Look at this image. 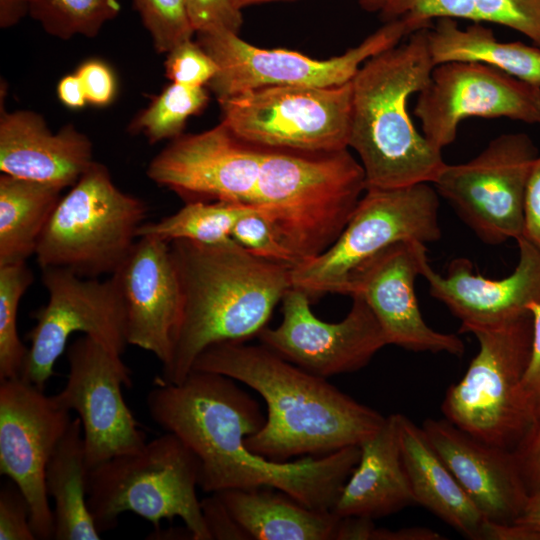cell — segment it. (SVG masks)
<instances>
[{
  "label": "cell",
  "mask_w": 540,
  "mask_h": 540,
  "mask_svg": "<svg viewBox=\"0 0 540 540\" xmlns=\"http://www.w3.org/2000/svg\"><path fill=\"white\" fill-rule=\"evenodd\" d=\"M227 376L193 370L180 383H156L146 398L154 422L180 439L197 457L199 487L207 493L269 487L316 510H333L360 457L346 447L293 462L268 460L245 439L266 415L259 403Z\"/></svg>",
  "instance_id": "obj_1"
},
{
  "label": "cell",
  "mask_w": 540,
  "mask_h": 540,
  "mask_svg": "<svg viewBox=\"0 0 540 540\" xmlns=\"http://www.w3.org/2000/svg\"><path fill=\"white\" fill-rule=\"evenodd\" d=\"M193 370L227 376L263 398L265 422L245 439V444L271 461L322 456L360 446L386 420V416L345 394L326 378L298 367L263 344H213L198 356Z\"/></svg>",
  "instance_id": "obj_2"
},
{
  "label": "cell",
  "mask_w": 540,
  "mask_h": 540,
  "mask_svg": "<svg viewBox=\"0 0 540 540\" xmlns=\"http://www.w3.org/2000/svg\"><path fill=\"white\" fill-rule=\"evenodd\" d=\"M181 310L170 360L156 383L177 384L209 346L257 336L292 287L291 268L256 257L234 239L170 243Z\"/></svg>",
  "instance_id": "obj_3"
},
{
  "label": "cell",
  "mask_w": 540,
  "mask_h": 540,
  "mask_svg": "<svg viewBox=\"0 0 540 540\" xmlns=\"http://www.w3.org/2000/svg\"><path fill=\"white\" fill-rule=\"evenodd\" d=\"M429 27L369 58L351 80L348 148L360 158L366 189L433 184L446 166L441 150L417 131L408 113L410 96L427 86L435 66Z\"/></svg>",
  "instance_id": "obj_4"
},
{
  "label": "cell",
  "mask_w": 540,
  "mask_h": 540,
  "mask_svg": "<svg viewBox=\"0 0 540 540\" xmlns=\"http://www.w3.org/2000/svg\"><path fill=\"white\" fill-rule=\"evenodd\" d=\"M366 190L361 163L348 148H263L254 205L299 264L338 238Z\"/></svg>",
  "instance_id": "obj_5"
},
{
  "label": "cell",
  "mask_w": 540,
  "mask_h": 540,
  "mask_svg": "<svg viewBox=\"0 0 540 540\" xmlns=\"http://www.w3.org/2000/svg\"><path fill=\"white\" fill-rule=\"evenodd\" d=\"M199 477L197 457L166 432L90 469L88 507L101 533L116 527L121 514L132 512L155 531L162 520L179 517L192 540H212L197 497Z\"/></svg>",
  "instance_id": "obj_6"
},
{
  "label": "cell",
  "mask_w": 540,
  "mask_h": 540,
  "mask_svg": "<svg viewBox=\"0 0 540 540\" xmlns=\"http://www.w3.org/2000/svg\"><path fill=\"white\" fill-rule=\"evenodd\" d=\"M62 196L36 248L40 268H64L85 278L113 275L133 249L146 203L119 189L98 162Z\"/></svg>",
  "instance_id": "obj_7"
},
{
  "label": "cell",
  "mask_w": 540,
  "mask_h": 540,
  "mask_svg": "<svg viewBox=\"0 0 540 540\" xmlns=\"http://www.w3.org/2000/svg\"><path fill=\"white\" fill-rule=\"evenodd\" d=\"M479 349L462 379L451 385L441 410L469 434L514 450L531 426L521 396L532 343L530 311L472 332Z\"/></svg>",
  "instance_id": "obj_8"
},
{
  "label": "cell",
  "mask_w": 540,
  "mask_h": 540,
  "mask_svg": "<svg viewBox=\"0 0 540 540\" xmlns=\"http://www.w3.org/2000/svg\"><path fill=\"white\" fill-rule=\"evenodd\" d=\"M430 184L366 189L335 242L291 269L292 287L310 299L342 294L350 273L384 248L408 240L438 241L439 195Z\"/></svg>",
  "instance_id": "obj_9"
},
{
  "label": "cell",
  "mask_w": 540,
  "mask_h": 540,
  "mask_svg": "<svg viewBox=\"0 0 540 540\" xmlns=\"http://www.w3.org/2000/svg\"><path fill=\"white\" fill-rule=\"evenodd\" d=\"M351 81L335 86H264L218 101L236 137L263 148L335 151L348 148Z\"/></svg>",
  "instance_id": "obj_10"
},
{
  "label": "cell",
  "mask_w": 540,
  "mask_h": 540,
  "mask_svg": "<svg viewBox=\"0 0 540 540\" xmlns=\"http://www.w3.org/2000/svg\"><path fill=\"white\" fill-rule=\"evenodd\" d=\"M415 31L405 19L386 21L360 44L329 59H314L287 49L259 48L229 31L197 36L218 66L207 87L220 101L264 86L326 87L347 83L369 58L398 45Z\"/></svg>",
  "instance_id": "obj_11"
},
{
  "label": "cell",
  "mask_w": 540,
  "mask_h": 540,
  "mask_svg": "<svg viewBox=\"0 0 540 540\" xmlns=\"http://www.w3.org/2000/svg\"><path fill=\"white\" fill-rule=\"evenodd\" d=\"M538 150L525 133H505L473 159L446 164L433 186L484 243L524 233L528 181Z\"/></svg>",
  "instance_id": "obj_12"
},
{
  "label": "cell",
  "mask_w": 540,
  "mask_h": 540,
  "mask_svg": "<svg viewBox=\"0 0 540 540\" xmlns=\"http://www.w3.org/2000/svg\"><path fill=\"white\" fill-rule=\"evenodd\" d=\"M47 303L34 313L21 378L44 389L75 333L89 336L122 356L128 344L124 303L113 276L85 278L64 268H42Z\"/></svg>",
  "instance_id": "obj_13"
},
{
  "label": "cell",
  "mask_w": 540,
  "mask_h": 540,
  "mask_svg": "<svg viewBox=\"0 0 540 540\" xmlns=\"http://www.w3.org/2000/svg\"><path fill=\"white\" fill-rule=\"evenodd\" d=\"M66 357L67 381L53 396L62 408L78 414L88 469L142 448L145 434L122 394L132 380L121 356L82 335L67 346Z\"/></svg>",
  "instance_id": "obj_14"
},
{
  "label": "cell",
  "mask_w": 540,
  "mask_h": 540,
  "mask_svg": "<svg viewBox=\"0 0 540 540\" xmlns=\"http://www.w3.org/2000/svg\"><path fill=\"white\" fill-rule=\"evenodd\" d=\"M436 149L454 142L462 120L500 118L540 125V87L479 62L435 65L414 109Z\"/></svg>",
  "instance_id": "obj_15"
},
{
  "label": "cell",
  "mask_w": 540,
  "mask_h": 540,
  "mask_svg": "<svg viewBox=\"0 0 540 540\" xmlns=\"http://www.w3.org/2000/svg\"><path fill=\"white\" fill-rule=\"evenodd\" d=\"M71 420L70 412L44 389L21 377L0 380V473L27 499L36 539H53L45 471Z\"/></svg>",
  "instance_id": "obj_16"
},
{
  "label": "cell",
  "mask_w": 540,
  "mask_h": 540,
  "mask_svg": "<svg viewBox=\"0 0 540 540\" xmlns=\"http://www.w3.org/2000/svg\"><path fill=\"white\" fill-rule=\"evenodd\" d=\"M351 298L345 318L329 323L314 315L305 292L291 287L281 301V323L264 327L257 336L261 344L319 377L358 371L388 343L365 300L358 295Z\"/></svg>",
  "instance_id": "obj_17"
},
{
  "label": "cell",
  "mask_w": 540,
  "mask_h": 540,
  "mask_svg": "<svg viewBox=\"0 0 540 540\" xmlns=\"http://www.w3.org/2000/svg\"><path fill=\"white\" fill-rule=\"evenodd\" d=\"M261 158L262 147L239 139L220 122L209 130L171 140L150 161L146 174L185 203L225 201L255 206Z\"/></svg>",
  "instance_id": "obj_18"
},
{
  "label": "cell",
  "mask_w": 540,
  "mask_h": 540,
  "mask_svg": "<svg viewBox=\"0 0 540 540\" xmlns=\"http://www.w3.org/2000/svg\"><path fill=\"white\" fill-rule=\"evenodd\" d=\"M428 260L425 244L408 240L376 253L349 275L342 295L362 297L377 318L388 345L413 352L462 356L464 342L432 329L416 298L415 281Z\"/></svg>",
  "instance_id": "obj_19"
},
{
  "label": "cell",
  "mask_w": 540,
  "mask_h": 540,
  "mask_svg": "<svg viewBox=\"0 0 540 540\" xmlns=\"http://www.w3.org/2000/svg\"><path fill=\"white\" fill-rule=\"evenodd\" d=\"M516 241L517 266L501 279L475 274L472 262L464 257L453 259L445 275L432 269L428 260L423 264L421 276L430 295L460 320V333L500 325L540 303V249L523 235Z\"/></svg>",
  "instance_id": "obj_20"
},
{
  "label": "cell",
  "mask_w": 540,
  "mask_h": 540,
  "mask_svg": "<svg viewBox=\"0 0 540 540\" xmlns=\"http://www.w3.org/2000/svg\"><path fill=\"white\" fill-rule=\"evenodd\" d=\"M127 318L128 344L152 353L162 366L170 360L181 310V290L170 243L139 237L111 275Z\"/></svg>",
  "instance_id": "obj_21"
},
{
  "label": "cell",
  "mask_w": 540,
  "mask_h": 540,
  "mask_svg": "<svg viewBox=\"0 0 540 540\" xmlns=\"http://www.w3.org/2000/svg\"><path fill=\"white\" fill-rule=\"evenodd\" d=\"M422 429L487 521L518 519L530 498L512 450L487 443L446 418H428Z\"/></svg>",
  "instance_id": "obj_22"
},
{
  "label": "cell",
  "mask_w": 540,
  "mask_h": 540,
  "mask_svg": "<svg viewBox=\"0 0 540 540\" xmlns=\"http://www.w3.org/2000/svg\"><path fill=\"white\" fill-rule=\"evenodd\" d=\"M90 139L72 124L57 133L49 130L44 118L33 111L0 113L1 173L72 187L92 165Z\"/></svg>",
  "instance_id": "obj_23"
},
{
  "label": "cell",
  "mask_w": 540,
  "mask_h": 540,
  "mask_svg": "<svg viewBox=\"0 0 540 540\" xmlns=\"http://www.w3.org/2000/svg\"><path fill=\"white\" fill-rule=\"evenodd\" d=\"M416 505L403 462L397 413L360 444L359 460L333 508L339 517L376 519Z\"/></svg>",
  "instance_id": "obj_24"
},
{
  "label": "cell",
  "mask_w": 540,
  "mask_h": 540,
  "mask_svg": "<svg viewBox=\"0 0 540 540\" xmlns=\"http://www.w3.org/2000/svg\"><path fill=\"white\" fill-rule=\"evenodd\" d=\"M403 462L416 505L472 540H483L487 521L429 442L422 426L397 413Z\"/></svg>",
  "instance_id": "obj_25"
},
{
  "label": "cell",
  "mask_w": 540,
  "mask_h": 540,
  "mask_svg": "<svg viewBox=\"0 0 540 540\" xmlns=\"http://www.w3.org/2000/svg\"><path fill=\"white\" fill-rule=\"evenodd\" d=\"M217 494L248 539L336 540L341 517L332 510L309 508L269 487Z\"/></svg>",
  "instance_id": "obj_26"
},
{
  "label": "cell",
  "mask_w": 540,
  "mask_h": 540,
  "mask_svg": "<svg viewBox=\"0 0 540 540\" xmlns=\"http://www.w3.org/2000/svg\"><path fill=\"white\" fill-rule=\"evenodd\" d=\"M88 480L82 426L77 417L71 420L45 471L46 491L54 502L53 539L101 538L88 507Z\"/></svg>",
  "instance_id": "obj_27"
},
{
  "label": "cell",
  "mask_w": 540,
  "mask_h": 540,
  "mask_svg": "<svg viewBox=\"0 0 540 540\" xmlns=\"http://www.w3.org/2000/svg\"><path fill=\"white\" fill-rule=\"evenodd\" d=\"M428 48L434 65L479 62L540 87V47L522 42H501L481 23L465 29L456 19L438 18L428 28Z\"/></svg>",
  "instance_id": "obj_28"
},
{
  "label": "cell",
  "mask_w": 540,
  "mask_h": 540,
  "mask_svg": "<svg viewBox=\"0 0 540 540\" xmlns=\"http://www.w3.org/2000/svg\"><path fill=\"white\" fill-rule=\"evenodd\" d=\"M62 187L0 175V266L35 255L41 235L61 199Z\"/></svg>",
  "instance_id": "obj_29"
},
{
  "label": "cell",
  "mask_w": 540,
  "mask_h": 540,
  "mask_svg": "<svg viewBox=\"0 0 540 540\" xmlns=\"http://www.w3.org/2000/svg\"><path fill=\"white\" fill-rule=\"evenodd\" d=\"M252 213L264 215L256 206L225 201L188 202L177 212L155 222H144L137 231L139 237H153L171 243L191 240L203 244H218L232 238L236 223Z\"/></svg>",
  "instance_id": "obj_30"
},
{
  "label": "cell",
  "mask_w": 540,
  "mask_h": 540,
  "mask_svg": "<svg viewBox=\"0 0 540 540\" xmlns=\"http://www.w3.org/2000/svg\"><path fill=\"white\" fill-rule=\"evenodd\" d=\"M421 19L453 18L506 26L540 47V0H406Z\"/></svg>",
  "instance_id": "obj_31"
},
{
  "label": "cell",
  "mask_w": 540,
  "mask_h": 540,
  "mask_svg": "<svg viewBox=\"0 0 540 540\" xmlns=\"http://www.w3.org/2000/svg\"><path fill=\"white\" fill-rule=\"evenodd\" d=\"M209 102L205 87L171 82L130 124L131 133H142L150 143L182 135L189 117L201 113Z\"/></svg>",
  "instance_id": "obj_32"
},
{
  "label": "cell",
  "mask_w": 540,
  "mask_h": 540,
  "mask_svg": "<svg viewBox=\"0 0 540 540\" xmlns=\"http://www.w3.org/2000/svg\"><path fill=\"white\" fill-rule=\"evenodd\" d=\"M30 16L51 36L70 39L95 37L118 16L120 0H28Z\"/></svg>",
  "instance_id": "obj_33"
},
{
  "label": "cell",
  "mask_w": 540,
  "mask_h": 540,
  "mask_svg": "<svg viewBox=\"0 0 540 540\" xmlns=\"http://www.w3.org/2000/svg\"><path fill=\"white\" fill-rule=\"evenodd\" d=\"M34 280L26 262L0 266V380L21 376L28 348L17 331L22 296Z\"/></svg>",
  "instance_id": "obj_34"
},
{
  "label": "cell",
  "mask_w": 540,
  "mask_h": 540,
  "mask_svg": "<svg viewBox=\"0 0 540 540\" xmlns=\"http://www.w3.org/2000/svg\"><path fill=\"white\" fill-rule=\"evenodd\" d=\"M143 25L151 35L155 50L168 53L195 33L184 0H133Z\"/></svg>",
  "instance_id": "obj_35"
},
{
  "label": "cell",
  "mask_w": 540,
  "mask_h": 540,
  "mask_svg": "<svg viewBox=\"0 0 540 540\" xmlns=\"http://www.w3.org/2000/svg\"><path fill=\"white\" fill-rule=\"evenodd\" d=\"M232 239L258 258L291 269L299 264L262 214L252 213L242 217L232 231Z\"/></svg>",
  "instance_id": "obj_36"
},
{
  "label": "cell",
  "mask_w": 540,
  "mask_h": 540,
  "mask_svg": "<svg viewBox=\"0 0 540 540\" xmlns=\"http://www.w3.org/2000/svg\"><path fill=\"white\" fill-rule=\"evenodd\" d=\"M166 77L174 83L205 87L218 71V66L198 41L182 42L167 53Z\"/></svg>",
  "instance_id": "obj_37"
},
{
  "label": "cell",
  "mask_w": 540,
  "mask_h": 540,
  "mask_svg": "<svg viewBox=\"0 0 540 540\" xmlns=\"http://www.w3.org/2000/svg\"><path fill=\"white\" fill-rule=\"evenodd\" d=\"M190 24L196 34L216 31L239 33L242 13L232 0H184Z\"/></svg>",
  "instance_id": "obj_38"
},
{
  "label": "cell",
  "mask_w": 540,
  "mask_h": 540,
  "mask_svg": "<svg viewBox=\"0 0 540 540\" xmlns=\"http://www.w3.org/2000/svg\"><path fill=\"white\" fill-rule=\"evenodd\" d=\"M30 507L18 486L11 481L0 490V540H35Z\"/></svg>",
  "instance_id": "obj_39"
},
{
  "label": "cell",
  "mask_w": 540,
  "mask_h": 540,
  "mask_svg": "<svg viewBox=\"0 0 540 540\" xmlns=\"http://www.w3.org/2000/svg\"><path fill=\"white\" fill-rule=\"evenodd\" d=\"M528 310L532 315V343L521 396L533 424L540 419V303L530 304Z\"/></svg>",
  "instance_id": "obj_40"
},
{
  "label": "cell",
  "mask_w": 540,
  "mask_h": 540,
  "mask_svg": "<svg viewBox=\"0 0 540 540\" xmlns=\"http://www.w3.org/2000/svg\"><path fill=\"white\" fill-rule=\"evenodd\" d=\"M82 82L87 102L105 107L115 98L117 82L111 67L100 59L84 61L75 72Z\"/></svg>",
  "instance_id": "obj_41"
},
{
  "label": "cell",
  "mask_w": 540,
  "mask_h": 540,
  "mask_svg": "<svg viewBox=\"0 0 540 540\" xmlns=\"http://www.w3.org/2000/svg\"><path fill=\"white\" fill-rule=\"evenodd\" d=\"M529 498L540 496V419L513 450Z\"/></svg>",
  "instance_id": "obj_42"
},
{
  "label": "cell",
  "mask_w": 540,
  "mask_h": 540,
  "mask_svg": "<svg viewBox=\"0 0 540 540\" xmlns=\"http://www.w3.org/2000/svg\"><path fill=\"white\" fill-rule=\"evenodd\" d=\"M201 509L212 539H248L217 493L203 499Z\"/></svg>",
  "instance_id": "obj_43"
},
{
  "label": "cell",
  "mask_w": 540,
  "mask_h": 540,
  "mask_svg": "<svg viewBox=\"0 0 540 540\" xmlns=\"http://www.w3.org/2000/svg\"><path fill=\"white\" fill-rule=\"evenodd\" d=\"M523 236L540 249V154L533 163L528 181Z\"/></svg>",
  "instance_id": "obj_44"
},
{
  "label": "cell",
  "mask_w": 540,
  "mask_h": 540,
  "mask_svg": "<svg viewBox=\"0 0 540 540\" xmlns=\"http://www.w3.org/2000/svg\"><path fill=\"white\" fill-rule=\"evenodd\" d=\"M483 540H540V533L516 523L486 521Z\"/></svg>",
  "instance_id": "obj_45"
},
{
  "label": "cell",
  "mask_w": 540,
  "mask_h": 540,
  "mask_svg": "<svg viewBox=\"0 0 540 540\" xmlns=\"http://www.w3.org/2000/svg\"><path fill=\"white\" fill-rule=\"evenodd\" d=\"M446 539L435 530L426 527H408L391 530L375 527L371 540H442Z\"/></svg>",
  "instance_id": "obj_46"
},
{
  "label": "cell",
  "mask_w": 540,
  "mask_h": 540,
  "mask_svg": "<svg viewBox=\"0 0 540 540\" xmlns=\"http://www.w3.org/2000/svg\"><path fill=\"white\" fill-rule=\"evenodd\" d=\"M57 95L59 100L71 109L82 108L88 103L82 82L76 73L68 74L59 81Z\"/></svg>",
  "instance_id": "obj_47"
},
{
  "label": "cell",
  "mask_w": 540,
  "mask_h": 540,
  "mask_svg": "<svg viewBox=\"0 0 540 540\" xmlns=\"http://www.w3.org/2000/svg\"><path fill=\"white\" fill-rule=\"evenodd\" d=\"M374 529L372 519L341 517L336 540H371Z\"/></svg>",
  "instance_id": "obj_48"
},
{
  "label": "cell",
  "mask_w": 540,
  "mask_h": 540,
  "mask_svg": "<svg viewBox=\"0 0 540 540\" xmlns=\"http://www.w3.org/2000/svg\"><path fill=\"white\" fill-rule=\"evenodd\" d=\"M29 14L28 0H0V27L7 29L16 25Z\"/></svg>",
  "instance_id": "obj_49"
},
{
  "label": "cell",
  "mask_w": 540,
  "mask_h": 540,
  "mask_svg": "<svg viewBox=\"0 0 540 540\" xmlns=\"http://www.w3.org/2000/svg\"><path fill=\"white\" fill-rule=\"evenodd\" d=\"M514 523L540 533V496L529 499L524 511Z\"/></svg>",
  "instance_id": "obj_50"
},
{
  "label": "cell",
  "mask_w": 540,
  "mask_h": 540,
  "mask_svg": "<svg viewBox=\"0 0 540 540\" xmlns=\"http://www.w3.org/2000/svg\"><path fill=\"white\" fill-rule=\"evenodd\" d=\"M279 0H232L233 4L242 10L245 7ZM360 5L368 11H381L386 0H358Z\"/></svg>",
  "instance_id": "obj_51"
}]
</instances>
